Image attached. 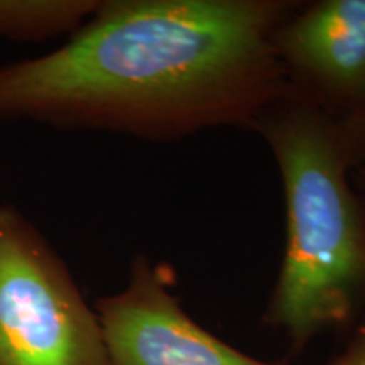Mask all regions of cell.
Listing matches in <instances>:
<instances>
[{
  "label": "cell",
  "mask_w": 365,
  "mask_h": 365,
  "mask_svg": "<svg viewBox=\"0 0 365 365\" xmlns=\"http://www.w3.org/2000/svg\"><path fill=\"white\" fill-rule=\"evenodd\" d=\"M331 365H365V323Z\"/></svg>",
  "instance_id": "ba28073f"
},
{
  "label": "cell",
  "mask_w": 365,
  "mask_h": 365,
  "mask_svg": "<svg viewBox=\"0 0 365 365\" xmlns=\"http://www.w3.org/2000/svg\"><path fill=\"white\" fill-rule=\"evenodd\" d=\"M0 365H110L97 312L16 208L0 205Z\"/></svg>",
  "instance_id": "3957f363"
},
{
  "label": "cell",
  "mask_w": 365,
  "mask_h": 365,
  "mask_svg": "<svg viewBox=\"0 0 365 365\" xmlns=\"http://www.w3.org/2000/svg\"><path fill=\"white\" fill-rule=\"evenodd\" d=\"M255 132L282 181L286 245L264 322L294 352L365 307V212L336 139L335 118L289 88Z\"/></svg>",
  "instance_id": "7a4b0ae2"
},
{
  "label": "cell",
  "mask_w": 365,
  "mask_h": 365,
  "mask_svg": "<svg viewBox=\"0 0 365 365\" xmlns=\"http://www.w3.org/2000/svg\"><path fill=\"white\" fill-rule=\"evenodd\" d=\"M102 0H0V38L46 41L73 34Z\"/></svg>",
  "instance_id": "8992f818"
},
{
  "label": "cell",
  "mask_w": 365,
  "mask_h": 365,
  "mask_svg": "<svg viewBox=\"0 0 365 365\" xmlns=\"http://www.w3.org/2000/svg\"><path fill=\"white\" fill-rule=\"evenodd\" d=\"M272 43L289 88L335 120L365 103V0L303 2Z\"/></svg>",
  "instance_id": "5b68a950"
},
{
  "label": "cell",
  "mask_w": 365,
  "mask_h": 365,
  "mask_svg": "<svg viewBox=\"0 0 365 365\" xmlns=\"http://www.w3.org/2000/svg\"><path fill=\"white\" fill-rule=\"evenodd\" d=\"M110 365H284L217 339L185 312L166 264L137 254L129 282L95 307Z\"/></svg>",
  "instance_id": "277c9868"
},
{
  "label": "cell",
  "mask_w": 365,
  "mask_h": 365,
  "mask_svg": "<svg viewBox=\"0 0 365 365\" xmlns=\"http://www.w3.org/2000/svg\"><path fill=\"white\" fill-rule=\"evenodd\" d=\"M336 139L350 173L365 164V103L335 120Z\"/></svg>",
  "instance_id": "52a82bcc"
},
{
  "label": "cell",
  "mask_w": 365,
  "mask_h": 365,
  "mask_svg": "<svg viewBox=\"0 0 365 365\" xmlns=\"http://www.w3.org/2000/svg\"><path fill=\"white\" fill-rule=\"evenodd\" d=\"M350 180H352V186L355 193L359 195L360 203H362L364 212H365V164L350 173Z\"/></svg>",
  "instance_id": "9c48e42d"
},
{
  "label": "cell",
  "mask_w": 365,
  "mask_h": 365,
  "mask_svg": "<svg viewBox=\"0 0 365 365\" xmlns=\"http://www.w3.org/2000/svg\"><path fill=\"white\" fill-rule=\"evenodd\" d=\"M299 0H102L70 41L0 68V120L173 143L254 130L289 91L272 36Z\"/></svg>",
  "instance_id": "6da1fadb"
}]
</instances>
